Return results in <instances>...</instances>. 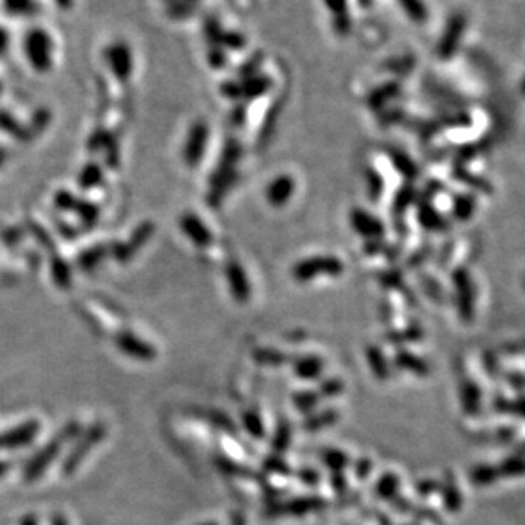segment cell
<instances>
[{
  "instance_id": "9a60e30c",
  "label": "cell",
  "mask_w": 525,
  "mask_h": 525,
  "mask_svg": "<svg viewBox=\"0 0 525 525\" xmlns=\"http://www.w3.org/2000/svg\"><path fill=\"white\" fill-rule=\"evenodd\" d=\"M338 420L339 411L334 410V408H329V410L309 415L307 420L304 421V428L307 430V432H319V430H324L331 427V425H334Z\"/></svg>"
},
{
  "instance_id": "83f0119b",
  "label": "cell",
  "mask_w": 525,
  "mask_h": 525,
  "mask_svg": "<svg viewBox=\"0 0 525 525\" xmlns=\"http://www.w3.org/2000/svg\"><path fill=\"white\" fill-rule=\"evenodd\" d=\"M255 360L260 365H266V367H278L285 361V355L282 351L273 350V348H260L253 353Z\"/></svg>"
},
{
  "instance_id": "f546056e",
  "label": "cell",
  "mask_w": 525,
  "mask_h": 525,
  "mask_svg": "<svg viewBox=\"0 0 525 525\" xmlns=\"http://www.w3.org/2000/svg\"><path fill=\"white\" fill-rule=\"evenodd\" d=\"M75 212L88 227L96 226V222L99 221V208L96 205L89 203V201H79L75 206Z\"/></svg>"
},
{
  "instance_id": "7dc6e473",
  "label": "cell",
  "mask_w": 525,
  "mask_h": 525,
  "mask_svg": "<svg viewBox=\"0 0 525 525\" xmlns=\"http://www.w3.org/2000/svg\"><path fill=\"white\" fill-rule=\"evenodd\" d=\"M524 285H525V283H524Z\"/></svg>"
},
{
  "instance_id": "d6986e66",
  "label": "cell",
  "mask_w": 525,
  "mask_h": 525,
  "mask_svg": "<svg viewBox=\"0 0 525 525\" xmlns=\"http://www.w3.org/2000/svg\"><path fill=\"white\" fill-rule=\"evenodd\" d=\"M367 361H368V367L373 372V376L377 378H389L391 376V367L389 364L386 361L384 353H382L378 348L376 346H370L367 350Z\"/></svg>"
},
{
  "instance_id": "1f68e13d",
  "label": "cell",
  "mask_w": 525,
  "mask_h": 525,
  "mask_svg": "<svg viewBox=\"0 0 525 525\" xmlns=\"http://www.w3.org/2000/svg\"><path fill=\"white\" fill-rule=\"evenodd\" d=\"M99 179H101V171H99L97 166L85 167L83 176H80V188L89 189V188L96 186Z\"/></svg>"
},
{
  "instance_id": "ee69618b",
  "label": "cell",
  "mask_w": 525,
  "mask_h": 525,
  "mask_svg": "<svg viewBox=\"0 0 525 525\" xmlns=\"http://www.w3.org/2000/svg\"><path fill=\"white\" fill-rule=\"evenodd\" d=\"M519 452H520V455H525V443L522 447H519Z\"/></svg>"
},
{
  "instance_id": "7c38bea8",
  "label": "cell",
  "mask_w": 525,
  "mask_h": 525,
  "mask_svg": "<svg viewBox=\"0 0 525 525\" xmlns=\"http://www.w3.org/2000/svg\"><path fill=\"white\" fill-rule=\"evenodd\" d=\"M459 398L464 413H467L469 416L477 415V411L481 410V389L477 387L474 381L464 378V381L460 382Z\"/></svg>"
},
{
  "instance_id": "9c48e42d",
  "label": "cell",
  "mask_w": 525,
  "mask_h": 525,
  "mask_svg": "<svg viewBox=\"0 0 525 525\" xmlns=\"http://www.w3.org/2000/svg\"><path fill=\"white\" fill-rule=\"evenodd\" d=\"M152 234H154V223L150 222L142 223L139 229L133 232L132 239L128 240V243L115 244L113 249H111V251H113V256L118 261H128L145 243H147Z\"/></svg>"
},
{
  "instance_id": "484cf974",
  "label": "cell",
  "mask_w": 525,
  "mask_h": 525,
  "mask_svg": "<svg viewBox=\"0 0 525 525\" xmlns=\"http://www.w3.org/2000/svg\"><path fill=\"white\" fill-rule=\"evenodd\" d=\"M321 460L331 469V471H334V472H343V469L350 464V457H348L345 452L336 450V449L322 450Z\"/></svg>"
},
{
  "instance_id": "f1b7e54d",
  "label": "cell",
  "mask_w": 525,
  "mask_h": 525,
  "mask_svg": "<svg viewBox=\"0 0 525 525\" xmlns=\"http://www.w3.org/2000/svg\"><path fill=\"white\" fill-rule=\"evenodd\" d=\"M498 411L502 413H510V415L519 416V418L525 420V396L517 399H503L498 398V401L494 403Z\"/></svg>"
},
{
  "instance_id": "4fadbf2b",
  "label": "cell",
  "mask_w": 525,
  "mask_h": 525,
  "mask_svg": "<svg viewBox=\"0 0 525 525\" xmlns=\"http://www.w3.org/2000/svg\"><path fill=\"white\" fill-rule=\"evenodd\" d=\"M324 370V361L317 355H304L294 361V373L302 381H316Z\"/></svg>"
},
{
  "instance_id": "6da1fadb",
  "label": "cell",
  "mask_w": 525,
  "mask_h": 525,
  "mask_svg": "<svg viewBox=\"0 0 525 525\" xmlns=\"http://www.w3.org/2000/svg\"><path fill=\"white\" fill-rule=\"evenodd\" d=\"M345 271V265L336 256H312L307 260L299 261L292 268V277L295 282L307 283L317 277H338Z\"/></svg>"
},
{
  "instance_id": "ac0fdd59",
  "label": "cell",
  "mask_w": 525,
  "mask_h": 525,
  "mask_svg": "<svg viewBox=\"0 0 525 525\" xmlns=\"http://www.w3.org/2000/svg\"><path fill=\"white\" fill-rule=\"evenodd\" d=\"M107 253L110 251H107V248L102 246V244H99V246H92L89 249H85L83 255H79V258H77V265H79V268L83 271H90L96 268L99 262L105 260Z\"/></svg>"
},
{
  "instance_id": "60d3db41",
  "label": "cell",
  "mask_w": 525,
  "mask_h": 525,
  "mask_svg": "<svg viewBox=\"0 0 525 525\" xmlns=\"http://www.w3.org/2000/svg\"><path fill=\"white\" fill-rule=\"evenodd\" d=\"M438 488H440V484L435 483V481H420L418 486H416L418 493L425 494V497H427V494H430V493L437 492Z\"/></svg>"
},
{
  "instance_id": "f35d334b",
  "label": "cell",
  "mask_w": 525,
  "mask_h": 525,
  "mask_svg": "<svg viewBox=\"0 0 525 525\" xmlns=\"http://www.w3.org/2000/svg\"><path fill=\"white\" fill-rule=\"evenodd\" d=\"M370 472H372V460L368 459H360L356 460L355 464V474H359V477H367Z\"/></svg>"
},
{
  "instance_id": "7a4b0ae2",
  "label": "cell",
  "mask_w": 525,
  "mask_h": 525,
  "mask_svg": "<svg viewBox=\"0 0 525 525\" xmlns=\"http://www.w3.org/2000/svg\"><path fill=\"white\" fill-rule=\"evenodd\" d=\"M452 283L455 290V304H457V312L462 322H471L474 317V283H472L471 273L464 268H457L452 275Z\"/></svg>"
},
{
  "instance_id": "52a82bcc",
  "label": "cell",
  "mask_w": 525,
  "mask_h": 525,
  "mask_svg": "<svg viewBox=\"0 0 525 525\" xmlns=\"http://www.w3.org/2000/svg\"><path fill=\"white\" fill-rule=\"evenodd\" d=\"M350 223L356 234H360L361 238H365L368 240H378V239H382V235L386 234L384 223L378 221V218L373 217V215L367 213L361 208L351 210Z\"/></svg>"
},
{
  "instance_id": "ba28073f",
  "label": "cell",
  "mask_w": 525,
  "mask_h": 525,
  "mask_svg": "<svg viewBox=\"0 0 525 525\" xmlns=\"http://www.w3.org/2000/svg\"><path fill=\"white\" fill-rule=\"evenodd\" d=\"M179 227L186 234V238L198 248H208L213 243L212 230L195 213H184L179 221Z\"/></svg>"
},
{
  "instance_id": "30bf717a",
  "label": "cell",
  "mask_w": 525,
  "mask_h": 525,
  "mask_svg": "<svg viewBox=\"0 0 525 525\" xmlns=\"http://www.w3.org/2000/svg\"><path fill=\"white\" fill-rule=\"evenodd\" d=\"M295 191V181L292 176H280L266 189V198L271 206H283Z\"/></svg>"
},
{
  "instance_id": "836d02e7",
  "label": "cell",
  "mask_w": 525,
  "mask_h": 525,
  "mask_svg": "<svg viewBox=\"0 0 525 525\" xmlns=\"http://www.w3.org/2000/svg\"><path fill=\"white\" fill-rule=\"evenodd\" d=\"M77 203H79V201H77L74 195L68 191H60L58 195L55 196V205H57L60 210H63V212H75Z\"/></svg>"
},
{
  "instance_id": "44dd1931",
  "label": "cell",
  "mask_w": 525,
  "mask_h": 525,
  "mask_svg": "<svg viewBox=\"0 0 525 525\" xmlns=\"http://www.w3.org/2000/svg\"><path fill=\"white\" fill-rule=\"evenodd\" d=\"M51 277L60 288H68L72 285V270L60 256L51 260Z\"/></svg>"
},
{
  "instance_id": "d4e9b609",
  "label": "cell",
  "mask_w": 525,
  "mask_h": 525,
  "mask_svg": "<svg viewBox=\"0 0 525 525\" xmlns=\"http://www.w3.org/2000/svg\"><path fill=\"white\" fill-rule=\"evenodd\" d=\"M497 467L498 472H500V477L525 476V455H511Z\"/></svg>"
},
{
  "instance_id": "cb8c5ba5",
  "label": "cell",
  "mask_w": 525,
  "mask_h": 525,
  "mask_svg": "<svg viewBox=\"0 0 525 525\" xmlns=\"http://www.w3.org/2000/svg\"><path fill=\"white\" fill-rule=\"evenodd\" d=\"M418 221L421 226L428 230H445L447 227H449L445 218H443L437 210L430 208V206H425V208L420 210Z\"/></svg>"
},
{
  "instance_id": "ab89813d",
  "label": "cell",
  "mask_w": 525,
  "mask_h": 525,
  "mask_svg": "<svg viewBox=\"0 0 525 525\" xmlns=\"http://www.w3.org/2000/svg\"><path fill=\"white\" fill-rule=\"evenodd\" d=\"M29 2H31V0H6L9 11L16 12V14L29 11Z\"/></svg>"
},
{
  "instance_id": "3957f363",
  "label": "cell",
  "mask_w": 525,
  "mask_h": 525,
  "mask_svg": "<svg viewBox=\"0 0 525 525\" xmlns=\"http://www.w3.org/2000/svg\"><path fill=\"white\" fill-rule=\"evenodd\" d=\"M24 50L28 55V60L33 63L34 68L38 70H45L50 67V40L45 31H31L26 36Z\"/></svg>"
},
{
  "instance_id": "7402d4cb",
  "label": "cell",
  "mask_w": 525,
  "mask_h": 525,
  "mask_svg": "<svg viewBox=\"0 0 525 525\" xmlns=\"http://www.w3.org/2000/svg\"><path fill=\"white\" fill-rule=\"evenodd\" d=\"M243 420V427L253 438H262L265 437V423H262L261 415L256 410H246L240 416Z\"/></svg>"
},
{
  "instance_id": "d590c367",
  "label": "cell",
  "mask_w": 525,
  "mask_h": 525,
  "mask_svg": "<svg viewBox=\"0 0 525 525\" xmlns=\"http://www.w3.org/2000/svg\"><path fill=\"white\" fill-rule=\"evenodd\" d=\"M403 4H404V9L408 11V14L415 17L416 21H423V17L427 16L425 14L423 6H421L418 0H403Z\"/></svg>"
},
{
  "instance_id": "e575fe53",
  "label": "cell",
  "mask_w": 525,
  "mask_h": 525,
  "mask_svg": "<svg viewBox=\"0 0 525 525\" xmlns=\"http://www.w3.org/2000/svg\"><path fill=\"white\" fill-rule=\"evenodd\" d=\"M421 338V329L420 328H408L403 333H396V334H389V339L394 343H411V341H418Z\"/></svg>"
},
{
  "instance_id": "bcb514c9",
  "label": "cell",
  "mask_w": 525,
  "mask_h": 525,
  "mask_svg": "<svg viewBox=\"0 0 525 525\" xmlns=\"http://www.w3.org/2000/svg\"><path fill=\"white\" fill-rule=\"evenodd\" d=\"M58 2H62V4H67V0H58Z\"/></svg>"
},
{
  "instance_id": "4dcf8cb0",
  "label": "cell",
  "mask_w": 525,
  "mask_h": 525,
  "mask_svg": "<svg viewBox=\"0 0 525 525\" xmlns=\"http://www.w3.org/2000/svg\"><path fill=\"white\" fill-rule=\"evenodd\" d=\"M474 208H476V201L472 200L471 196L455 198L454 213H455V217L460 218V221H467V218L474 213Z\"/></svg>"
},
{
  "instance_id": "277c9868",
  "label": "cell",
  "mask_w": 525,
  "mask_h": 525,
  "mask_svg": "<svg viewBox=\"0 0 525 525\" xmlns=\"http://www.w3.org/2000/svg\"><path fill=\"white\" fill-rule=\"evenodd\" d=\"M115 343H116V348H118L122 353H124V355L132 356V359L142 360V361L154 360L157 355L156 348H154L152 345H149V343L144 341L142 338L132 334L130 331H123V333H120L118 336L115 338Z\"/></svg>"
},
{
  "instance_id": "74e56055",
  "label": "cell",
  "mask_w": 525,
  "mask_h": 525,
  "mask_svg": "<svg viewBox=\"0 0 525 525\" xmlns=\"http://www.w3.org/2000/svg\"><path fill=\"white\" fill-rule=\"evenodd\" d=\"M368 186H370V198H372V200H377L378 195L382 193V181L376 173H370Z\"/></svg>"
},
{
  "instance_id": "e0dca14e",
  "label": "cell",
  "mask_w": 525,
  "mask_h": 525,
  "mask_svg": "<svg viewBox=\"0 0 525 525\" xmlns=\"http://www.w3.org/2000/svg\"><path fill=\"white\" fill-rule=\"evenodd\" d=\"M471 481L474 486H479V488H484V486H489L493 483H497L500 479V472H498L497 466H489V464H481V466L472 467L471 471Z\"/></svg>"
},
{
  "instance_id": "4316f807",
  "label": "cell",
  "mask_w": 525,
  "mask_h": 525,
  "mask_svg": "<svg viewBox=\"0 0 525 525\" xmlns=\"http://www.w3.org/2000/svg\"><path fill=\"white\" fill-rule=\"evenodd\" d=\"M317 403H319V394L314 393V391H300V393L294 394V406L305 415L316 410Z\"/></svg>"
},
{
  "instance_id": "d6a6232c",
  "label": "cell",
  "mask_w": 525,
  "mask_h": 525,
  "mask_svg": "<svg viewBox=\"0 0 525 525\" xmlns=\"http://www.w3.org/2000/svg\"><path fill=\"white\" fill-rule=\"evenodd\" d=\"M343 389H345V386H343L341 381H338V378H328V381H324L321 384L319 394L326 396V398H333V396L341 394Z\"/></svg>"
},
{
  "instance_id": "603a6c76",
  "label": "cell",
  "mask_w": 525,
  "mask_h": 525,
  "mask_svg": "<svg viewBox=\"0 0 525 525\" xmlns=\"http://www.w3.org/2000/svg\"><path fill=\"white\" fill-rule=\"evenodd\" d=\"M292 442V425L290 421L280 420L275 427L273 438H271V447L277 452H283L290 445Z\"/></svg>"
},
{
  "instance_id": "8992f818",
  "label": "cell",
  "mask_w": 525,
  "mask_h": 525,
  "mask_svg": "<svg viewBox=\"0 0 525 525\" xmlns=\"http://www.w3.org/2000/svg\"><path fill=\"white\" fill-rule=\"evenodd\" d=\"M226 278H227V285H229L230 294L235 300H238V302L244 304L251 299V283H249L246 271H244L239 261L234 260V261L227 262Z\"/></svg>"
},
{
  "instance_id": "8fae6325",
  "label": "cell",
  "mask_w": 525,
  "mask_h": 525,
  "mask_svg": "<svg viewBox=\"0 0 525 525\" xmlns=\"http://www.w3.org/2000/svg\"><path fill=\"white\" fill-rule=\"evenodd\" d=\"M38 432H40V423L29 421V423L23 425V427L7 432L6 435H0V447H4V449H14V447L28 445L29 442L34 440Z\"/></svg>"
},
{
  "instance_id": "b9f144b4",
  "label": "cell",
  "mask_w": 525,
  "mask_h": 525,
  "mask_svg": "<svg viewBox=\"0 0 525 525\" xmlns=\"http://www.w3.org/2000/svg\"><path fill=\"white\" fill-rule=\"evenodd\" d=\"M266 466L271 467V471H282V469H285V464L282 460H278V457H271L266 460Z\"/></svg>"
},
{
  "instance_id": "2e32d148",
  "label": "cell",
  "mask_w": 525,
  "mask_h": 525,
  "mask_svg": "<svg viewBox=\"0 0 525 525\" xmlns=\"http://www.w3.org/2000/svg\"><path fill=\"white\" fill-rule=\"evenodd\" d=\"M442 493H443V505L449 511H459L460 507H462V497H460V492L455 484L454 476L447 474V479L443 481L442 486Z\"/></svg>"
},
{
  "instance_id": "f6af8a7d",
  "label": "cell",
  "mask_w": 525,
  "mask_h": 525,
  "mask_svg": "<svg viewBox=\"0 0 525 525\" xmlns=\"http://www.w3.org/2000/svg\"><path fill=\"white\" fill-rule=\"evenodd\" d=\"M2 162H4V152L0 150V164H2Z\"/></svg>"
},
{
  "instance_id": "ffe728a7",
  "label": "cell",
  "mask_w": 525,
  "mask_h": 525,
  "mask_svg": "<svg viewBox=\"0 0 525 525\" xmlns=\"http://www.w3.org/2000/svg\"><path fill=\"white\" fill-rule=\"evenodd\" d=\"M399 477L394 474V472H386L384 476L378 477L377 484H376V493L381 498H386V500H394L398 497L399 492Z\"/></svg>"
},
{
  "instance_id": "7bdbcfd3",
  "label": "cell",
  "mask_w": 525,
  "mask_h": 525,
  "mask_svg": "<svg viewBox=\"0 0 525 525\" xmlns=\"http://www.w3.org/2000/svg\"><path fill=\"white\" fill-rule=\"evenodd\" d=\"M333 486L338 489V492L345 489V477H343L341 472H334L333 474Z\"/></svg>"
},
{
  "instance_id": "5b68a950",
  "label": "cell",
  "mask_w": 525,
  "mask_h": 525,
  "mask_svg": "<svg viewBox=\"0 0 525 525\" xmlns=\"http://www.w3.org/2000/svg\"><path fill=\"white\" fill-rule=\"evenodd\" d=\"M105 437H106V427H105V425L94 423L92 427H90L88 432L84 433V438L79 443H77L74 452H72V455L68 457L67 464H65V472L74 471V469L79 466L80 462H83V459L85 457V455L89 454V450L92 449V447H96L97 443L101 442Z\"/></svg>"
},
{
  "instance_id": "5bb4252c",
  "label": "cell",
  "mask_w": 525,
  "mask_h": 525,
  "mask_svg": "<svg viewBox=\"0 0 525 525\" xmlns=\"http://www.w3.org/2000/svg\"><path fill=\"white\" fill-rule=\"evenodd\" d=\"M394 365L399 370H406V372H413L415 376L427 377L430 372V365L423 359H420L415 353H410L406 350H401L394 356Z\"/></svg>"
},
{
  "instance_id": "8d00e7d4",
  "label": "cell",
  "mask_w": 525,
  "mask_h": 525,
  "mask_svg": "<svg viewBox=\"0 0 525 525\" xmlns=\"http://www.w3.org/2000/svg\"><path fill=\"white\" fill-rule=\"evenodd\" d=\"M381 282L386 287H399L403 283V275L399 271H387V273H382Z\"/></svg>"
}]
</instances>
